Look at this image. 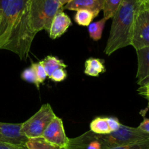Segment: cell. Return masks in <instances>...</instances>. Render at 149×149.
Wrapping results in <instances>:
<instances>
[{"mask_svg": "<svg viewBox=\"0 0 149 149\" xmlns=\"http://www.w3.org/2000/svg\"><path fill=\"white\" fill-rule=\"evenodd\" d=\"M36 33L31 0H0V49L11 51L26 61Z\"/></svg>", "mask_w": 149, "mask_h": 149, "instance_id": "6da1fadb", "label": "cell"}, {"mask_svg": "<svg viewBox=\"0 0 149 149\" xmlns=\"http://www.w3.org/2000/svg\"><path fill=\"white\" fill-rule=\"evenodd\" d=\"M22 123L0 122V142L14 145H26L29 138L22 132Z\"/></svg>", "mask_w": 149, "mask_h": 149, "instance_id": "9c48e42d", "label": "cell"}, {"mask_svg": "<svg viewBox=\"0 0 149 149\" xmlns=\"http://www.w3.org/2000/svg\"><path fill=\"white\" fill-rule=\"evenodd\" d=\"M107 143L102 135H97L89 130L80 136L69 138L65 149H108Z\"/></svg>", "mask_w": 149, "mask_h": 149, "instance_id": "52a82bcc", "label": "cell"}, {"mask_svg": "<svg viewBox=\"0 0 149 149\" xmlns=\"http://www.w3.org/2000/svg\"><path fill=\"white\" fill-rule=\"evenodd\" d=\"M138 56L137 83L140 87L149 85V47L136 50Z\"/></svg>", "mask_w": 149, "mask_h": 149, "instance_id": "30bf717a", "label": "cell"}, {"mask_svg": "<svg viewBox=\"0 0 149 149\" xmlns=\"http://www.w3.org/2000/svg\"><path fill=\"white\" fill-rule=\"evenodd\" d=\"M90 130L97 135H106L111 133V130L109 127L106 117H96L90 122Z\"/></svg>", "mask_w": 149, "mask_h": 149, "instance_id": "9a60e30c", "label": "cell"}, {"mask_svg": "<svg viewBox=\"0 0 149 149\" xmlns=\"http://www.w3.org/2000/svg\"><path fill=\"white\" fill-rule=\"evenodd\" d=\"M42 137L61 148H66L69 141V138L65 134L63 120L57 116L49 124Z\"/></svg>", "mask_w": 149, "mask_h": 149, "instance_id": "ba28073f", "label": "cell"}, {"mask_svg": "<svg viewBox=\"0 0 149 149\" xmlns=\"http://www.w3.org/2000/svg\"><path fill=\"white\" fill-rule=\"evenodd\" d=\"M123 0H104L103 2V15L107 20L112 18L119 9Z\"/></svg>", "mask_w": 149, "mask_h": 149, "instance_id": "d6986e66", "label": "cell"}, {"mask_svg": "<svg viewBox=\"0 0 149 149\" xmlns=\"http://www.w3.org/2000/svg\"><path fill=\"white\" fill-rule=\"evenodd\" d=\"M67 71L65 68H59L55 70L49 78L54 82H61L67 78Z\"/></svg>", "mask_w": 149, "mask_h": 149, "instance_id": "603a6c76", "label": "cell"}, {"mask_svg": "<svg viewBox=\"0 0 149 149\" xmlns=\"http://www.w3.org/2000/svg\"><path fill=\"white\" fill-rule=\"evenodd\" d=\"M45 71H46L47 77H49L55 70L59 68H66L67 65L64 63L63 60L59 59L57 57L52 55H47L42 61H41Z\"/></svg>", "mask_w": 149, "mask_h": 149, "instance_id": "5bb4252c", "label": "cell"}, {"mask_svg": "<svg viewBox=\"0 0 149 149\" xmlns=\"http://www.w3.org/2000/svg\"><path fill=\"white\" fill-rule=\"evenodd\" d=\"M60 2H61V4H62L63 6H64L65 4H68V2H70L71 1H72V0H59Z\"/></svg>", "mask_w": 149, "mask_h": 149, "instance_id": "83f0119b", "label": "cell"}, {"mask_svg": "<svg viewBox=\"0 0 149 149\" xmlns=\"http://www.w3.org/2000/svg\"><path fill=\"white\" fill-rule=\"evenodd\" d=\"M104 0H72L63 6L64 10H87L98 15L103 10Z\"/></svg>", "mask_w": 149, "mask_h": 149, "instance_id": "7c38bea8", "label": "cell"}, {"mask_svg": "<svg viewBox=\"0 0 149 149\" xmlns=\"http://www.w3.org/2000/svg\"><path fill=\"white\" fill-rule=\"evenodd\" d=\"M55 116L50 105L43 104L35 114L22 123V132L29 139L42 137L44 131Z\"/></svg>", "mask_w": 149, "mask_h": 149, "instance_id": "5b68a950", "label": "cell"}, {"mask_svg": "<svg viewBox=\"0 0 149 149\" xmlns=\"http://www.w3.org/2000/svg\"><path fill=\"white\" fill-rule=\"evenodd\" d=\"M107 19L104 17L100 19L98 21L91 23L88 26V32L89 36L93 40L97 41L100 40L102 37V33H103V29L106 26Z\"/></svg>", "mask_w": 149, "mask_h": 149, "instance_id": "2e32d148", "label": "cell"}, {"mask_svg": "<svg viewBox=\"0 0 149 149\" xmlns=\"http://www.w3.org/2000/svg\"><path fill=\"white\" fill-rule=\"evenodd\" d=\"M143 97H145V98L148 100V108H149V93H146V94L143 95Z\"/></svg>", "mask_w": 149, "mask_h": 149, "instance_id": "f1b7e54d", "label": "cell"}, {"mask_svg": "<svg viewBox=\"0 0 149 149\" xmlns=\"http://www.w3.org/2000/svg\"><path fill=\"white\" fill-rule=\"evenodd\" d=\"M97 15H98L90 10H79L74 15V20L79 26H88Z\"/></svg>", "mask_w": 149, "mask_h": 149, "instance_id": "e0dca14e", "label": "cell"}, {"mask_svg": "<svg viewBox=\"0 0 149 149\" xmlns=\"http://www.w3.org/2000/svg\"><path fill=\"white\" fill-rule=\"evenodd\" d=\"M138 127L141 129V130L144 131V132H147V133H149V119L143 116V120L140 124V125Z\"/></svg>", "mask_w": 149, "mask_h": 149, "instance_id": "484cf974", "label": "cell"}, {"mask_svg": "<svg viewBox=\"0 0 149 149\" xmlns=\"http://www.w3.org/2000/svg\"><path fill=\"white\" fill-rule=\"evenodd\" d=\"M62 149H65V148H62Z\"/></svg>", "mask_w": 149, "mask_h": 149, "instance_id": "4dcf8cb0", "label": "cell"}, {"mask_svg": "<svg viewBox=\"0 0 149 149\" xmlns=\"http://www.w3.org/2000/svg\"><path fill=\"white\" fill-rule=\"evenodd\" d=\"M31 65L34 70L39 84H40L44 83V81H45L46 78L47 77V74L46 71H45L42 62L39 61L38 63H32Z\"/></svg>", "mask_w": 149, "mask_h": 149, "instance_id": "44dd1931", "label": "cell"}, {"mask_svg": "<svg viewBox=\"0 0 149 149\" xmlns=\"http://www.w3.org/2000/svg\"><path fill=\"white\" fill-rule=\"evenodd\" d=\"M102 137L109 148L149 140V133L141 130L138 127H131L122 124L118 130L109 135H102Z\"/></svg>", "mask_w": 149, "mask_h": 149, "instance_id": "8992f818", "label": "cell"}, {"mask_svg": "<svg viewBox=\"0 0 149 149\" xmlns=\"http://www.w3.org/2000/svg\"><path fill=\"white\" fill-rule=\"evenodd\" d=\"M61 10L63 6L59 0H31V20L35 31L49 32L54 17Z\"/></svg>", "mask_w": 149, "mask_h": 149, "instance_id": "3957f363", "label": "cell"}, {"mask_svg": "<svg viewBox=\"0 0 149 149\" xmlns=\"http://www.w3.org/2000/svg\"><path fill=\"white\" fill-rule=\"evenodd\" d=\"M140 0H123L113 15L104 52L111 55L118 49L131 45L132 28Z\"/></svg>", "mask_w": 149, "mask_h": 149, "instance_id": "7a4b0ae2", "label": "cell"}, {"mask_svg": "<svg viewBox=\"0 0 149 149\" xmlns=\"http://www.w3.org/2000/svg\"><path fill=\"white\" fill-rule=\"evenodd\" d=\"M108 149H149V140L125 146H114Z\"/></svg>", "mask_w": 149, "mask_h": 149, "instance_id": "7402d4cb", "label": "cell"}, {"mask_svg": "<svg viewBox=\"0 0 149 149\" xmlns=\"http://www.w3.org/2000/svg\"><path fill=\"white\" fill-rule=\"evenodd\" d=\"M131 46L135 50L149 47V2L140 0L132 28Z\"/></svg>", "mask_w": 149, "mask_h": 149, "instance_id": "277c9868", "label": "cell"}, {"mask_svg": "<svg viewBox=\"0 0 149 149\" xmlns=\"http://www.w3.org/2000/svg\"><path fill=\"white\" fill-rule=\"evenodd\" d=\"M106 72L104 61L99 58H89L84 63V73L87 76L97 77L102 73Z\"/></svg>", "mask_w": 149, "mask_h": 149, "instance_id": "4fadbf2b", "label": "cell"}, {"mask_svg": "<svg viewBox=\"0 0 149 149\" xmlns=\"http://www.w3.org/2000/svg\"><path fill=\"white\" fill-rule=\"evenodd\" d=\"M106 120H107L109 126L110 127L111 132H115V131L118 130L119 128L120 127L122 124L119 122V119L116 117H113V116H107L106 117Z\"/></svg>", "mask_w": 149, "mask_h": 149, "instance_id": "cb8c5ba5", "label": "cell"}, {"mask_svg": "<svg viewBox=\"0 0 149 149\" xmlns=\"http://www.w3.org/2000/svg\"><path fill=\"white\" fill-rule=\"evenodd\" d=\"M72 23L70 17L61 10L54 17L50 28L49 30V36L52 39H56L61 37L68 28L71 26Z\"/></svg>", "mask_w": 149, "mask_h": 149, "instance_id": "8fae6325", "label": "cell"}, {"mask_svg": "<svg viewBox=\"0 0 149 149\" xmlns=\"http://www.w3.org/2000/svg\"><path fill=\"white\" fill-rule=\"evenodd\" d=\"M21 79L26 82L33 84L38 90L39 89V84L38 82L34 70L32 68L31 65L23 70V72L21 73Z\"/></svg>", "mask_w": 149, "mask_h": 149, "instance_id": "ffe728a7", "label": "cell"}, {"mask_svg": "<svg viewBox=\"0 0 149 149\" xmlns=\"http://www.w3.org/2000/svg\"><path fill=\"white\" fill-rule=\"evenodd\" d=\"M0 149H29L26 145H14L0 142Z\"/></svg>", "mask_w": 149, "mask_h": 149, "instance_id": "d4e9b609", "label": "cell"}, {"mask_svg": "<svg viewBox=\"0 0 149 149\" xmlns=\"http://www.w3.org/2000/svg\"><path fill=\"white\" fill-rule=\"evenodd\" d=\"M146 1H148V2H149V0H146Z\"/></svg>", "mask_w": 149, "mask_h": 149, "instance_id": "f546056e", "label": "cell"}, {"mask_svg": "<svg viewBox=\"0 0 149 149\" xmlns=\"http://www.w3.org/2000/svg\"><path fill=\"white\" fill-rule=\"evenodd\" d=\"M26 145L29 149H62L47 141L42 137L29 139Z\"/></svg>", "mask_w": 149, "mask_h": 149, "instance_id": "ac0fdd59", "label": "cell"}, {"mask_svg": "<svg viewBox=\"0 0 149 149\" xmlns=\"http://www.w3.org/2000/svg\"><path fill=\"white\" fill-rule=\"evenodd\" d=\"M138 93L141 95H143L149 93V85L144 86V87H140L138 90Z\"/></svg>", "mask_w": 149, "mask_h": 149, "instance_id": "4316f807", "label": "cell"}]
</instances>
